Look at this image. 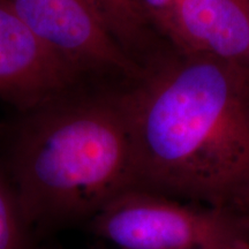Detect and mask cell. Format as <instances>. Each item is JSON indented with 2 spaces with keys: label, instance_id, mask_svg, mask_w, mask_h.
<instances>
[{
  "label": "cell",
  "instance_id": "cell-1",
  "mask_svg": "<svg viewBox=\"0 0 249 249\" xmlns=\"http://www.w3.org/2000/svg\"><path fill=\"white\" fill-rule=\"evenodd\" d=\"M136 81L120 93L135 188L229 213L241 207L249 198V67L179 52Z\"/></svg>",
  "mask_w": 249,
  "mask_h": 249
},
{
  "label": "cell",
  "instance_id": "cell-2",
  "mask_svg": "<svg viewBox=\"0 0 249 249\" xmlns=\"http://www.w3.org/2000/svg\"><path fill=\"white\" fill-rule=\"evenodd\" d=\"M87 80L1 124L0 155L34 233L90 220L136 187L120 92Z\"/></svg>",
  "mask_w": 249,
  "mask_h": 249
},
{
  "label": "cell",
  "instance_id": "cell-3",
  "mask_svg": "<svg viewBox=\"0 0 249 249\" xmlns=\"http://www.w3.org/2000/svg\"><path fill=\"white\" fill-rule=\"evenodd\" d=\"M90 229L119 249H220L249 235L234 214L141 188L121 193L90 219Z\"/></svg>",
  "mask_w": 249,
  "mask_h": 249
},
{
  "label": "cell",
  "instance_id": "cell-4",
  "mask_svg": "<svg viewBox=\"0 0 249 249\" xmlns=\"http://www.w3.org/2000/svg\"><path fill=\"white\" fill-rule=\"evenodd\" d=\"M45 46L86 76H141L133 60L103 26L86 0H7Z\"/></svg>",
  "mask_w": 249,
  "mask_h": 249
},
{
  "label": "cell",
  "instance_id": "cell-5",
  "mask_svg": "<svg viewBox=\"0 0 249 249\" xmlns=\"http://www.w3.org/2000/svg\"><path fill=\"white\" fill-rule=\"evenodd\" d=\"M86 76L43 44L7 0H0V101L23 111Z\"/></svg>",
  "mask_w": 249,
  "mask_h": 249
},
{
  "label": "cell",
  "instance_id": "cell-6",
  "mask_svg": "<svg viewBox=\"0 0 249 249\" xmlns=\"http://www.w3.org/2000/svg\"><path fill=\"white\" fill-rule=\"evenodd\" d=\"M164 35L182 53L249 67V0H181Z\"/></svg>",
  "mask_w": 249,
  "mask_h": 249
},
{
  "label": "cell",
  "instance_id": "cell-7",
  "mask_svg": "<svg viewBox=\"0 0 249 249\" xmlns=\"http://www.w3.org/2000/svg\"><path fill=\"white\" fill-rule=\"evenodd\" d=\"M86 1L120 48L136 61V53L148 48L151 28L139 0Z\"/></svg>",
  "mask_w": 249,
  "mask_h": 249
},
{
  "label": "cell",
  "instance_id": "cell-8",
  "mask_svg": "<svg viewBox=\"0 0 249 249\" xmlns=\"http://www.w3.org/2000/svg\"><path fill=\"white\" fill-rule=\"evenodd\" d=\"M34 234L23 214L11 174L0 155V249H35Z\"/></svg>",
  "mask_w": 249,
  "mask_h": 249
},
{
  "label": "cell",
  "instance_id": "cell-9",
  "mask_svg": "<svg viewBox=\"0 0 249 249\" xmlns=\"http://www.w3.org/2000/svg\"><path fill=\"white\" fill-rule=\"evenodd\" d=\"M181 0H139L145 18L152 28L165 33L174 9Z\"/></svg>",
  "mask_w": 249,
  "mask_h": 249
},
{
  "label": "cell",
  "instance_id": "cell-10",
  "mask_svg": "<svg viewBox=\"0 0 249 249\" xmlns=\"http://www.w3.org/2000/svg\"><path fill=\"white\" fill-rule=\"evenodd\" d=\"M220 249H249V235L242 234L232 238L224 244Z\"/></svg>",
  "mask_w": 249,
  "mask_h": 249
},
{
  "label": "cell",
  "instance_id": "cell-11",
  "mask_svg": "<svg viewBox=\"0 0 249 249\" xmlns=\"http://www.w3.org/2000/svg\"><path fill=\"white\" fill-rule=\"evenodd\" d=\"M233 214H234L238 222L241 224V226L244 227L246 232L249 234V198L235 213H233Z\"/></svg>",
  "mask_w": 249,
  "mask_h": 249
},
{
  "label": "cell",
  "instance_id": "cell-12",
  "mask_svg": "<svg viewBox=\"0 0 249 249\" xmlns=\"http://www.w3.org/2000/svg\"><path fill=\"white\" fill-rule=\"evenodd\" d=\"M0 129H1V124H0Z\"/></svg>",
  "mask_w": 249,
  "mask_h": 249
}]
</instances>
